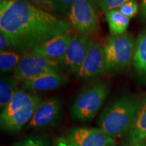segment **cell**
Listing matches in <instances>:
<instances>
[{"mask_svg": "<svg viewBox=\"0 0 146 146\" xmlns=\"http://www.w3.org/2000/svg\"><path fill=\"white\" fill-rule=\"evenodd\" d=\"M22 56L18 53L3 51L0 53V69L1 73L10 72L16 68Z\"/></svg>", "mask_w": 146, "mask_h": 146, "instance_id": "cell-18", "label": "cell"}, {"mask_svg": "<svg viewBox=\"0 0 146 146\" xmlns=\"http://www.w3.org/2000/svg\"><path fill=\"white\" fill-rule=\"evenodd\" d=\"M146 139V95L141 100L137 114L132 127L127 133V139L130 144L143 141Z\"/></svg>", "mask_w": 146, "mask_h": 146, "instance_id": "cell-14", "label": "cell"}, {"mask_svg": "<svg viewBox=\"0 0 146 146\" xmlns=\"http://www.w3.org/2000/svg\"><path fill=\"white\" fill-rule=\"evenodd\" d=\"M57 1L61 5V6L62 7V8L66 12V14H68L71 5H72V3L74 2V0H57Z\"/></svg>", "mask_w": 146, "mask_h": 146, "instance_id": "cell-24", "label": "cell"}, {"mask_svg": "<svg viewBox=\"0 0 146 146\" xmlns=\"http://www.w3.org/2000/svg\"><path fill=\"white\" fill-rule=\"evenodd\" d=\"M140 102L139 98L134 95H125L113 100L100 114L98 127L113 139L127 133L135 119Z\"/></svg>", "mask_w": 146, "mask_h": 146, "instance_id": "cell-2", "label": "cell"}, {"mask_svg": "<svg viewBox=\"0 0 146 146\" xmlns=\"http://www.w3.org/2000/svg\"><path fill=\"white\" fill-rule=\"evenodd\" d=\"M91 39L85 35H74L61 60V64L76 74L88 52Z\"/></svg>", "mask_w": 146, "mask_h": 146, "instance_id": "cell-11", "label": "cell"}, {"mask_svg": "<svg viewBox=\"0 0 146 146\" xmlns=\"http://www.w3.org/2000/svg\"><path fill=\"white\" fill-rule=\"evenodd\" d=\"M14 146H49L48 141L41 136H31L24 139Z\"/></svg>", "mask_w": 146, "mask_h": 146, "instance_id": "cell-20", "label": "cell"}, {"mask_svg": "<svg viewBox=\"0 0 146 146\" xmlns=\"http://www.w3.org/2000/svg\"><path fill=\"white\" fill-rule=\"evenodd\" d=\"M42 102L39 95L18 90L10 104L1 110L0 123L3 130L18 132L27 125Z\"/></svg>", "mask_w": 146, "mask_h": 146, "instance_id": "cell-3", "label": "cell"}, {"mask_svg": "<svg viewBox=\"0 0 146 146\" xmlns=\"http://www.w3.org/2000/svg\"><path fill=\"white\" fill-rule=\"evenodd\" d=\"M74 146H112L114 139L100 128L73 127L66 137Z\"/></svg>", "mask_w": 146, "mask_h": 146, "instance_id": "cell-9", "label": "cell"}, {"mask_svg": "<svg viewBox=\"0 0 146 146\" xmlns=\"http://www.w3.org/2000/svg\"><path fill=\"white\" fill-rule=\"evenodd\" d=\"M26 1L56 16H64L67 14L57 0H26Z\"/></svg>", "mask_w": 146, "mask_h": 146, "instance_id": "cell-19", "label": "cell"}, {"mask_svg": "<svg viewBox=\"0 0 146 146\" xmlns=\"http://www.w3.org/2000/svg\"><path fill=\"white\" fill-rule=\"evenodd\" d=\"M106 71L104 49L100 43L91 40L87 54L76 75L87 79L98 77Z\"/></svg>", "mask_w": 146, "mask_h": 146, "instance_id": "cell-8", "label": "cell"}, {"mask_svg": "<svg viewBox=\"0 0 146 146\" xmlns=\"http://www.w3.org/2000/svg\"><path fill=\"white\" fill-rule=\"evenodd\" d=\"M130 1H136V0H103L101 5L102 10L106 13L109 11L118 9L121 5Z\"/></svg>", "mask_w": 146, "mask_h": 146, "instance_id": "cell-22", "label": "cell"}, {"mask_svg": "<svg viewBox=\"0 0 146 146\" xmlns=\"http://www.w3.org/2000/svg\"><path fill=\"white\" fill-rule=\"evenodd\" d=\"M70 31L68 22L26 0H0V33L16 51L26 54Z\"/></svg>", "mask_w": 146, "mask_h": 146, "instance_id": "cell-1", "label": "cell"}, {"mask_svg": "<svg viewBox=\"0 0 146 146\" xmlns=\"http://www.w3.org/2000/svg\"><path fill=\"white\" fill-rule=\"evenodd\" d=\"M67 78L60 72L46 73L23 83L22 87L29 91H48L56 89L66 83Z\"/></svg>", "mask_w": 146, "mask_h": 146, "instance_id": "cell-13", "label": "cell"}, {"mask_svg": "<svg viewBox=\"0 0 146 146\" xmlns=\"http://www.w3.org/2000/svg\"><path fill=\"white\" fill-rule=\"evenodd\" d=\"M141 16L143 19H146V0H142L141 1Z\"/></svg>", "mask_w": 146, "mask_h": 146, "instance_id": "cell-26", "label": "cell"}, {"mask_svg": "<svg viewBox=\"0 0 146 146\" xmlns=\"http://www.w3.org/2000/svg\"><path fill=\"white\" fill-rule=\"evenodd\" d=\"M127 146H146V143H144L143 141H141L139 143H135V144H130V145Z\"/></svg>", "mask_w": 146, "mask_h": 146, "instance_id": "cell-28", "label": "cell"}, {"mask_svg": "<svg viewBox=\"0 0 146 146\" xmlns=\"http://www.w3.org/2000/svg\"><path fill=\"white\" fill-rule=\"evenodd\" d=\"M88 1L94 5L95 8L98 9L101 8V5L103 0H88Z\"/></svg>", "mask_w": 146, "mask_h": 146, "instance_id": "cell-27", "label": "cell"}, {"mask_svg": "<svg viewBox=\"0 0 146 146\" xmlns=\"http://www.w3.org/2000/svg\"><path fill=\"white\" fill-rule=\"evenodd\" d=\"M55 146H74L66 137H60L58 139Z\"/></svg>", "mask_w": 146, "mask_h": 146, "instance_id": "cell-25", "label": "cell"}, {"mask_svg": "<svg viewBox=\"0 0 146 146\" xmlns=\"http://www.w3.org/2000/svg\"><path fill=\"white\" fill-rule=\"evenodd\" d=\"M10 48H12L10 41L4 34L0 33V51L3 52Z\"/></svg>", "mask_w": 146, "mask_h": 146, "instance_id": "cell-23", "label": "cell"}, {"mask_svg": "<svg viewBox=\"0 0 146 146\" xmlns=\"http://www.w3.org/2000/svg\"><path fill=\"white\" fill-rule=\"evenodd\" d=\"M17 80L10 76H3L0 80V108L3 110L18 90Z\"/></svg>", "mask_w": 146, "mask_h": 146, "instance_id": "cell-17", "label": "cell"}, {"mask_svg": "<svg viewBox=\"0 0 146 146\" xmlns=\"http://www.w3.org/2000/svg\"><path fill=\"white\" fill-rule=\"evenodd\" d=\"M61 108V102L57 97H52L42 102L31 119L27 123L26 129H41L50 127L59 118Z\"/></svg>", "mask_w": 146, "mask_h": 146, "instance_id": "cell-10", "label": "cell"}, {"mask_svg": "<svg viewBox=\"0 0 146 146\" xmlns=\"http://www.w3.org/2000/svg\"><path fill=\"white\" fill-rule=\"evenodd\" d=\"M68 16L71 26L81 35L94 33L99 26L95 8L88 0H74Z\"/></svg>", "mask_w": 146, "mask_h": 146, "instance_id": "cell-7", "label": "cell"}, {"mask_svg": "<svg viewBox=\"0 0 146 146\" xmlns=\"http://www.w3.org/2000/svg\"><path fill=\"white\" fill-rule=\"evenodd\" d=\"M136 42L129 33L110 37L106 43V72L113 74L123 71L133 62Z\"/></svg>", "mask_w": 146, "mask_h": 146, "instance_id": "cell-5", "label": "cell"}, {"mask_svg": "<svg viewBox=\"0 0 146 146\" xmlns=\"http://www.w3.org/2000/svg\"><path fill=\"white\" fill-rule=\"evenodd\" d=\"M60 64L59 61L26 53L14 70V76L18 81L24 83L46 73L60 72Z\"/></svg>", "mask_w": 146, "mask_h": 146, "instance_id": "cell-6", "label": "cell"}, {"mask_svg": "<svg viewBox=\"0 0 146 146\" xmlns=\"http://www.w3.org/2000/svg\"><path fill=\"white\" fill-rule=\"evenodd\" d=\"M118 10L126 17L131 18L137 13L139 5L136 1H130L121 5Z\"/></svg>", "mask_w": 146, "mask_h": 146, "instance_id": "cell-21", "label": "cell"}, {"mask_svg": "<svg viewBox=\"0 0 146 146\" xmlns=\"http://www.w3.org/2000/svg\"><path fill=\"white\" fill-rule=\"evenodd\" d=\"M109 92L108 85L103 81L87 85L78 93L71 105L72 118L83 123L91 121L99 112Z\"/></svg>", "mask_w": 146, "mask_h": 146, "instance_id": "cell-4", "label": "cell"}, {"mask_svg": "<svg viewBox=\"0 0 146 146\" xmlns=\"http://www.w3.org/2000/svg\"><path fill=\"white\" fill-rule=\"evenodd\" d=\"M105 14L110 32L113 36L125 33L130 23V18L124 16L118 9L110 10Z\"/></svg>", "mask_w": 146, "mask_h": 146, "instance_id": "cell-15", "label": "cell"}, {"mask_svg": "<svg viewBox=\"0 0 146 146\" xmlns=\"http://www.w3.org/2000/svg\"><path fill=\"white\" fill-rule=\"evenodd\" d=\"M133 63L138 74L146 79V29L136 41Z\"/></svg>", "mask_w": 146, "mask_h": 146, "instance_id": "cell-16", "label": "cell"}, {"mask_svg": "<svg viewBox=\"0 0 146 146\" xmlns=\"http://www.w3.org/2000/svg\"><path fill=\"white\" fill-rule=\"evenodd\" d=\"M72 36L70 33L56 36L35 47L28 53L34 56L61 62Z\"/></svg>", "mask_w": 146, "mask_h": 146, "instance_id": "cell-12", "label": "cell"}]
</instances>
